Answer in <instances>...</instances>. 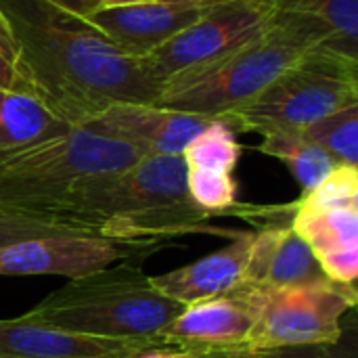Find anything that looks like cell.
Listing matches in <instances>:
<instances>
[{"instance_id": "13", "label": "cell", "mask_w": 358, "mask_h": 358, "mask_svg": "<svg viewBox=\"0 0 358 358\" xmlns=\"http://www.w3.org/2000/svg\"><path fill=\"white\" fill-rule=\"evenodd\" d=\"M331 281L308 243L292 229V224L266 227L256 231L248 264L233 289H285Z\"/></svg>"}, {"instance_id": "8", "label": "cell", "mask_w": 358, "mask_h": 358, "mask_svg": "<svg viewBox=\"0 0 358 358\" xmlns=\"http://www.w3.org/2000/svg\"><path fill=\"white\" fill-rule=\"evenodd\" d=\"M157 241H124L99 235L31 237L0 248V277L57 275L76 279L128 258H145Z\"/></svg>"}, {"instance_id": "24", "label": "cell", "mask_w": 358, "mask_h": 358, "mask_svg": "<svg viewBox=\"0 0 358 358\" xmlns=\"http://www.w3.org/2000/svg\"><path fill=\"white\" fill-rule=\"evenodd\" d=\"M197 358H334L329 346H298V348H268V350H250V348H229L199 355Z\"/></svg>"}, {"instance_id": "21", "label": "cell", "mask_w": 358, "mask_h": 358, "mask_svg": "<svg viewBox=\"0 0 358 358\" xmlns=\"http://www.w3.org/2000/svg\"><path fill=\"white\" fill-rule=\"evenodd\" d=\"M187 195L203 212L227 214L237 203V182L231 172L187 168Z\"/></svg>"}, {"instance_id": "20", "label": "cell", "mask_w": 358, "mask_h": 358, "mask_svg": "<svg viewBox=\"0 0 358 358\" xmlns=\"http://www.w3.org/2000/svg\"><path fill=\"white\" fill-rule=\"evenodd\" d=\"M277 13L310 17L338 38L358 46V0H271Z\"/></svg>"}, {"instance_id": "16", "label": "cell", "mask_w": 358, "mask_h": 358, "mask_svg": "<svg viewBox=\"0 0 358 358\" xmlns=\"http://www.w3.org/2000/svg\"><path fill=\"white\" fill-rule=\"evenodd\" d=\"M71 128L38 94L0 88V153L31 147Z\"/></svg>"}, {"instance_id": "5", "label": "cell", "mask_w": 358, "mask_h": 358, "mask_svg": "<svg viewBox=\"0 0 358 358\" xmlns=\"http://www.w3.org/2000/svg\"><path fill=\"white\" fill-rule=\"evenodd\" d=\"M358 105V57L321 46L224 122L243 132H304L321 117Z\"/></svg>"}, {"instance_id": "14", "label": "cell", "mask_w": 358, "mask_h": 358, "mask_svg": "<svg viewBox=\"0 0 358 358\" xmlns=\"http://www.w3.org/2000/svg\"><path fill=\"white\" fill-rule=\"evenodd\" d=\"M149 344L84 336L23 317L0 319V358H124Z\"/></svg>"}, {"instance_id": "9", "label": "cell", "mask_w": 358, "mask_h": 358, "mask_svg": "<svg viewBox=\"0 0 358 358\" xmlns=\"http://www.w3.org/2000/svg\"><path fill=\"white\" fill-rule=\"evenodd\" d=\"M258 300L254 292L231 289L185 306L155 338V344L191 350L197 357L241 348L254 327Z\"/></svg>"}, {"instance_id": "12", "label": "cell", "mask_w": 358, "mask_h": 358, "mask_svg": "<svg viewBox=\"0 0 358 358\" xmlns=\"http://www.w3.org/2000/svg\"><path fill=\"white\" fill-rule=\"evenodd\" d=\"M212 6L191 2H138L101 6L86 19L130 57H143L195 23Z\"/></svg>"}, {"instance_id": "11", "label": "cell", "mask_w": 358, "mask_h": 358, "mask_svg": "<svg viewBox=\"0 0 358 358\" xmlns=\"http://www.w3.org/2000/svg\"><path fill=\"white\" fill-rule=\"evenodd\" d=\"M292 229L308 243L323 273L342 285H357L358 203L294 201Z\"/></svg>"}, {"instance_id": "26", "label": "cell", "mask_w": 358, "mask_h": 358, "mask_svg": "<svg viewBox=\"0 0 358 358\" xmlns=\"http://www.w3.org/2000/svg\"><path fill=\"white\" fill-rule=\"evenodd\" d=\"M46 2H50L52 6L67 10L71 15H78V17H86L103 4V0H46Z\"/></svg>"}, {"instance_id": "15", "label": "cell", "mask_w": 358, "mask_h": 358, "mask_svg": "<svg viewBox=\"0 0 358 358\" xmlns=\"http://www.w3.org/2000/svg\"><path fill=\"white\" fill-rule=\"evenodd\" d=\"M254 237L256 233H237L227 248L166 275H149V281L157 292L182 306L222 296L239 283Z\"/></svg>"}, {"instance_id": "19", "label": "cell", "mask_w": 358, "mask_h": 358, "mask_svg": "<svg viewBox=\"0 0 358 358\" xmlns=\"http://www.w3.org/2000/svg\"><path fill=\"white\" fill-rule=\"evenodd\" d=\"M338 166H358V105L334 111L304 130Z\"/></svg>"}, {"instance_id": "4", "label": "cell", "mask_w": 358, "mask_h": 358, "mask_svg": "<svg viewBox=\"0 0 358 358\" xmlns=\"http://www.w3.org/2000/svg\"><path fill=\"white\" fill-rule=\"evenodd\" d=\"M141 157L145 155L126 143L88 128H71L31 147L0 153V216L61 222L94 235L61 212L63 193L80 178L124 170Z\"/></svg>"}, {"instance_id": "27", "label": "cell", "mask_w": 358, "mask_h": 358, "mask_svg": "<svg viewBox=\"0 0 358 358\" xmlns=\"http://www.w3.org/2000/svg\"><path fill=\"white\" fill-rule=\"evenodd\" d=\"M138 2H180V0H103L101 6H120V4H138Z\"/></svg>"}, {"instance_id": "7", "label": "cell", "mask_w": 358, "mask_h": 358, "mask_svg": "<svg viewBox=\"0 0 358 358\" xmlns=\"http://www.w3.org/2000/svg\"><path fill=\"white\" fill-rule=\"evenodd\" d=\"M275 17L277 10L271 0L214 4L195 23L138 59L149 78L162 88L168 80L201 69L258 38Z\"/></svg>"}, {"instance_id": "22", "label": "cell", "mask_w": 358, "mask_h": 358, "mask_svg": "<svg viewBox=\"0 0 358 358\" xmlns=\"http://www.w3.org/2000/svg\"><path fill=\"white\" fill-rule=\"evenodd\" d=\"M52 235H88V233L61 222L34 220L23 216H0V248L31 237H52Z\"/></svg>"}, {"instance_id": "25", "label": "cell", "mask_w": 358, "mask_h": 358, "mask_svg": "<svg viewBox=\"0 0 358 358\" xmlns=\"http://www.w3.org/2000/svg\"><path fill=\"white\" fill-rule=\"evenodd\" d=\"M124 358H197L195 352L191 350H182L176 346H164V344H149L143 346L134 352H130L128 357Z\"/></svg>"}, {"instance_id": "23", "label": "cell", "mask_w": 358, "mask_h": 358, "mask_svg": "<svg viewBox=\"0 0 358 358\" xmlns=\"http://www.w3.org/2000/svg\"><path fill=\"white\" fill-rule=\"evenodd\" d=\"M0 88L31 92L25 71H23V65H21L15 34H13L6 17L2 15V10H0Z\"/></svg>"}, {"instance_id": "10", "label": "cell", "mask_w": 358, "mask_h": 358, "mask_svg": "<svg viewBox=\"0 0 358 358\" xmlns=\"http://www.w3.org/2000/svg\"><path fill=\"white\" fill-rule=\"evenodd\" d=\"M208 124L210 117L153 103H113L84 128L126 143L141 155H182Z\"/></svg>"}, {"instance_id": "2", "label": "cell", "mask_w": 358, "mask_h": 358, "mask_svg": "<svg viewBox=\"0 0 358 358\" xmlns=\"http://www.w3.org/2000/svg\"><path fill=\"white\" fill-rule=\"evenodd\" d=\"M321 46H336L357 57L358 46L338 38L325 23L277 13L275 21L241 48L201 69L168 80L153 105L210 120H227Z\"/></svg>"}, {"instance_id": "3", "label": "cell", "mask_w": 358, "mask_h": 358, "mask_svg": "<svg viewBox=\"0 0 358 358\" xmlns=\"http://www.w3.org/2000/svg\"><path fill=\"white\" fill-rule=\"evenodd\" d=\"M182 308L151 285L138 262L124 260L69 279L21 317L84 336L155 344Z\"/></svg>"}, {"instance_id": "17", "label": "cell", "mask_w": 358, "mask_h": 358, "mask_svg": "<svg viewBox=\"0 0 358 358\" xmlns=\"http://www.w3.org/2000/svg\"><path fill=\"white\" fill-rule=\"evenodd\" d=\"M258 151L287 166L302 193L313 191L338 166L336 159L313 143L304 132H268L262 134Z\"/></svg>"}, {"instance_id": "6", "label": "cell", "mask_w": 358, "mask_h": 358, "mask_svg": "<svg viewBox=\"0 0 358 358\" xmlns=\"http://www.w3.org/2000/svg\"><path fill=\"white\" fill-rule=\"evenodd\" d=\"M258 310L241 348L334 346L342 338V317L357 306V285L336 281L256 292Z\"/></svg>"}, {"instance_id": "1", "label": "cell", "mask_w": 358, "mask_h": 358, "mask_svg": "<svg viewBox=\"0 0 358 358\" xmlns=\"http://www.w3.org/2000/svg\"><path fill=\"white\" fill-rule=\"evenodd\" d=\"M27 84L61 120L84 128L113 103H155L159 86L86 17L46 0H0Z\"/></svg>"}, {"instance_id": "18", "label": "cell", "mask_w": 358, "mask_h": 358, "mask_svg": "<svg viewBox=\"0 0 358 358\" xmlns=\"http://www.w3.org/2000/svg\"><path fill=\"white\" fill-rule=\"evenodd\" d=\"M241 157V145L235 130L224 120H210V124L185 147L182 159L187 168L231 172Z\"/></svg>"}]
</instances>
